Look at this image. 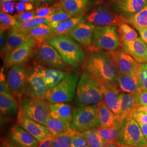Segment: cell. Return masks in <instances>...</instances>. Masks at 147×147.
<instances>
[{
    "label": "cell",
    "mask_w": 147,
    "mask_h": 147,
    "mask_svg": "<svg viewBox=\"0 0 147 147\" xmlns=\"http://www.w3.org/2000/svg\"><path fill=\"white\" fill-rule=\"evenodd\" d=\"M84 71L101 84L118 88L119 73L109 53L103 50L90 49L84 64Z\"/></svg>",
    "instance_id": "6da1fadb"
},
{
    "label": "cell",
    "mask_w": 147,
    "mask_h": 147,
    "mask_svg": "<svg viewBox=\"0 0 147 147\" xmlns=\"http://www.w3.org/2000/svg\"><path fill=\"white\" fill-rule=\"evenodd\" d=\"M75 95V103L78 107L98 104L104 99L101 84L85 71L79 80Z\"/></svg>",
    "instance_id": "7a4b0ae2"
},
{
    "label": "cell",
    "mask_w": 147,
    "mask_h": 147,
    "mask_svg": "<svg viewBox=\"0 0 147 147\" xmlns=\"http://www.w3.org/2000/svg\"><path fill=\"white\" fill-rule=\"evenodd\" d=\"M47 42L55 47L64 61L73 67H79L84 62V53L82 47L68 34L60 35L47 39Z\"/></svg>",
    "instance_id": "3957f363"
},
{
    "label": "cell",
    "mask_w": 147,
    "mask_h": 147,
    "mask_svg": "<svg viewBox=\"0 0 147 147\" xmlns=\"http://www.w3.org/2000/svg\"><path fill=\"white\" fill-rule=\"evenodd\" d=\"M78 80V75L73 71L70 72L57 86L49 89L46 99L50 104L71 101L76 95Z\"/></svg>",
    "instance_id": "277c9868"
},
{
    "label": "cell",
    "mask_w": 147,
    "mask_h": 147,
    "mask_svg": "<svg viewBox=\"0 0 147 147\" xmlns=\"http://www.w3.org/2000/svg\"><path fill=\"white\" fill-rule=\"evenodd\" d=\"M99 127L98 104L78 107L73 111L70 129L82 132Z\"/></svg>",
    "instance_id": "5b68a950"
},
{
    "label": "cell",
    "mask_w": 147,
    "mask_h": 147,
    "mask_svg": "<svg viewBox=\"0 0 147 147\" xmlns=\"http://www.w3.org/2000/svg\"><path fill=\"white\" fill-rule=\"evenodd\" d=\"M86 20L98 26H118L122 23H127L125 16L113 11L103 2L99 3L87 16Z\"/></svg>",
    "instance_id": "8992f818"
},
{
    "label": "cell",
    "mask_w": 147,
    "mask_h": 147,
    "mask_svg": "<svg viewBox=\"0 0 147 147\" xmlns=\"http://www.w3.org/2000/svg\"><path fill=\"white\" fill-rule=\"evenodd\" d=\"M116 143L136 147H147V140L138 123L131 117L123 121Z\"/></svg>",
    "instance_id": "52a82bcc"
},
{
    "label": "cell",
    "mask_w": 147,
    "mask_h": 147,
    "mask_svg": "<svg viewBox=\"0 0 147 147\" xmlns=\"http://www.w3.org/2000/svg\"><path fill=\"white\" fill-rule=\"evenodd\" d=\"M50 103L46 99H37L25 95L20 104V109L28 117L46 126L50 116Z\"/></svg>",
    "instance_id": "ba28073f"
},
{
    "label": "cell",
    "mask_w": 147,
    "mask_h": 147,
    "mask_svg": "<svg viewBox=\"0 0 147 147\" xmlns=\"http://www.w3.org/2000/svg\"><path fill=\"white\" fill-rule=\"evenodd\" d=\"M117 30V26L95 27L92 49L107 51L118 49L121 42Z\"/></svg>",
    "instance_id": "9c48e42d"
},
{
    "label": "cell",
    "mask_w": 147,
    "mask_h": 147,
    "mask_svg": "<svg viewBox=\"0 0 147 147\" xmlns=\"http://www.w3.org/2000/svg\"><path fill=\"white\" fill-rule=\"evenodd\" d=\"M28 70L23 64L11 67L7 75V82L11 94L16 98L19 106L23 98L26 95Z\"/></svg>",
    "instance_id": "30bf717a"
},
{
    "label": "cell",
    "mask_w": 147,
    "mask_h": 147,
    "mask_svg": "<svg viewBox=\"0 0 147 147\" xmlns=\"http://www.w3.org/2000/svg\"><path fill=\"white\" fill-rule=\"evenodd\" d=\"M35 55L38 61L44 65L61 70L67 68V63L58 51L47 42H43L38 47Z\"/></svg>",
    "instance_id": "8fae6325"
},
{
    "label": "cell",
    "mask_w": 147,
    "mask_h": 147,
    "mask_svg": "<svg viewBox=\"0 0 147 147\" xmlns=\"http://www.w3.org/2000/svg\"><path fill=\"white\" fill-rule=\"evenodd\" d=\"M116 64L118 73L131 76H138L140 64L123 50L108 51Z\"/></svg>",
    "instance_id": "7c38bea8"
},
{
    "label": "cell",
    "mask_w": 147,
    "mask_h": 147,
    "mask_svg": "<svg viewBox=\"0 0 147 147\" xmlns=\"http://www.w3.org/2000/svg\"><path fill=\"white\" fill-rule=\"evenodd\" d=\"M16 124L24 128L40 142L53 136L47 126L28 117L20 109L17 116Z\"/></svg>",
    "instance_id": "4fadbf2b"
},
{
    "label": "cell",
    "mask_w": 147,
    "mask_h": 147,
    "mask_svg": "<svg viewBox=\"0 0 147 147\" xmlns=\"http://www.w3.org/2000/svg\"><path fill=\"white\" fill-rule=\"evenodd\" d=\"M37 47L36 40L30 37L26 42L5 55L6 65L11 67L16 64L25 63L31 57Z\"/></svg>",
    "instance_id": "5bb4252c"
},
{
    "label": "cell",
    "mask_w": 147,
    "mask_h": 147,
    "mask_svg": "<svg viewBox=\"0 0 147 147\" xmlns=\"http://www.w3.org/2000/svg\"><path fill=\"white\" fill-rule=\"evenodd\" d=\"M49 88L42 77L33 68L28 70L26 95L37 99H46Z\"/></svg>",
    "instance_id": "9a60e30c"
},
{
    "label": "cell",
    "mask_w": 147,
    "mask_h": 147,
    "mask_svg": "<svg viewBox=\"0 0 147 147\" xmlns=\"http://www.w3.org/2000/svg\"><path fill=\"white\" fill-rule=\"evenodd\" d=\"M95 27L94 25L84 20L73 27L68 34L82 45L90 47L92 45Z\"/></svg>",
    "instance_id": "2e32d148"
},
{
    "label": "cell",
    "mask_w": 147,
    "mask_h": 147,
    "mask_svg": "<svg viewBox=\"0 0 147 147\" xmlns=\"http://www.w3.org/2000/svg\"><path fill=\"white\" fill-rule=\"evenodd\" d=\"M8 138L18 147H38L40 144L36 138L17 124L10 129Z\"/></svg>",
    "instance_id": "e0dca14e"
},
{
    "label": "cell",
    "mask_w": 147,
    "mask_h": 147,
    "mask_svg": "<svg viewBox=\"0 0 147 147\" xmlns=\"http://www.w3.org/2000/svg\"><path fill=\"white\" fill-rule=\"evenodd\" d=\"M122 50L131 56L138 63H147V44L141 38L121 44Z\"/></svg>",
    "instance_id": "ac0fdd59"
},
{
    "label": "cell",
    "mask_w": 147,
    "mask_h": 147,
    "mask_svg": "<svg viewBox=\"0 0 147 147\" xmlns=\"http://www.w3.org/2000/svg\"><path fill=\"white\" fill-rule=\"evenodd\" d=\"M30 38L26 30L11 29L6 36L5 42L2 47V52L5 55L16 48L22 45Z\"/></svg>",
    "instance_id": "d6986e66"
},
{
    "label": "cell",
    "mask_w": 147,
    "mask_h": 147,
    "mask_svg": "<svg viewBox=\"0 0 147 147\" xmlns=\"http://www.w3.org/2000/svg\"><path fill=\"white\" fill-rule=\"evenodd\" d=\"M33 68L44 79L49 89H52L65 78L68 74L57 69L47 68L37 65Z\"/></svg>",
    "instance_id": "ffe728a7"
},
{
    "label": "cell",
    "mask_w": 147,
    "mask_h": 147,
    "mask_svg": "<svg viewBox=\"0 0 147 147\" xmlns=\"http://www.w3.org/2000/svg\"><path fill=\"white\" fill-rule=\"evenodd\" d=\"M117 11L125 16H131L147 6L146 0H112Z\"/></svg>",
    "instance_id": "44dd1931"
},
{
    "label": "cell",
    "mask_w": 147,
    "mask_h": 147,
    "mask_svg": "<svg viewBox=\"0 0 147 147\" xmlns=\"http://www.w3.org/2000/svg\"><path fill=\"white\" fill-rule=\"evenodd\" d=\"M101 85L103 89L105 104L115 115L119 116L121 113V91L117 88H112L104 84Z\"/></svg>",
    "instance_id": "7402d4cb"
},
{
    "label": "cell",
    "mask_w": 147,
    "mask_h": 147,
    "mask_svg": "<svg viewBox=\"0 0 147 147\" xmlns=\"http://www.w3.org/2000/svg\"><path fill=\"white\" fill-rule=\"evenodd\" d=\"M50 116L63 121L70 127L73 117V111L70 105L64 102L50 104Z\"/></svg>",
    "instance_id": "603a6c76"
},
{
    "label": "cell",
    "mask_w": 147,
    "mask_h": 147,
    "mask_svg": "<svg viewBox=\"0 0 147 147\" xmlns=\"http://www.w3.org/2000/svg\"><path fill=\"white\" fill-rule=\"evenodd\" d=\"M121 105L120 117L123 119L130 117L140 106L135 94L121 93Z\"/></svg>",
    "instance_id": "cb8c5ba5"
},
{
    "label": "cell",
    "mask_w": 147,
    "mask_h": 147,
    "mask_svg": "<svg viewBox=\"0 0 147 147\" xmlns=\"http://www.w3.org/2000/svg\"><path fill=\"white\" fill-rule=\"evenodd\" d=\"M90 0H62L59 7L71 17L83 14L89 7Z\"/></svg>",
    "instance_id": "d4e9b609"
},
{
    "label": "cell",
    "mask_w": 147,
    "mask_h": 147,
    "mask_svg": "<svg viewBox=\"0 0 147 147\" xmlns=\"http://www.w3.org/2000/svg\"><path fill=\"white\" fill-rule=\"evenodd\" d=\"M118 88L123 93L136 94L140 90L138 76L119 74L117 80Z\"/></svg>",
    "instance_id": "484cf974"
},
{
    "label": "cell",
    "mask_w": 147,
    "mask_h": 147,
    "mask_svg": "<svg viewBox=\"0 0 147 147\" xmlns=\"http://www.w3.org/2000/svg\"><path fill=\"white\" fill-rule=\"evenodd\" d=\"M98 116L100 127L105 128L113 126L116 123L118 116L115 115L105 104L104 100L98 104Z\"/></svg>",
    "instance_id": "4316f807"
},
{
    "label": "cell",
    "mask_w": 147,
    "mask_h": 147,
    "mask_svg": "<svg viewBox=\"0 0 147 147\" xmlns=\"http://www.w3.org/2000/svg\"><path fill=\"white\" fill-rule=\"evenodd\" d=\"M20 106L15 98H10L0 94L1 116L8 117L18 116Z\"/></svg>",
    "instance_id": "83f0119b"
},
{
    "label": "cell",
    "mask_w": 147,
    "mask_h": 147,
    "mask_svg": "<svg viewBox=\"0 0 147 147\" xmlns=\"http://www.w3.org/2000/svg\"><path fill=\"white\" fill-rule=\"evenodd\" d=\"M26 31L30 37L36 40L38 48L46 40V39H49L50 38L53 29L49 24H42L27 30Z\"/></svg>",
    "instance_id": "f1b7e54d"
},
{
    "label": "cell",
    "mask_w": 147,
    "mask_h": 147,
    "mask_svg": "<svg viewBox=\"0 0 147 147\" xmlns=\"http://www.w3.org/2000/svg\"><path fill=\"white\" fill-rule=\"evenodd\" d=\"M84 20H85L84 16V14H81L59 22L58 26L53 30L50 38L60 35L67 34V33H68L77 24H78L79 22Z\"/></svg>",
    "instance_id": "f546056e"
},
{
    "label": "cell",
    "mask_w": 147,
    "mask_h": 147,
    "mask_svg": "<svg viewBox=\"0 0 147 147\" xmlns=\"http://www.w3.org/2000/svg\"><path fill=\"white\" fill-rule=\"evenodd\" d=\"M124 120V119H123L120 117L118 116L117 121L113 126L105 128H98L96 129V130L102 137L104 142H116Z\"/></svg>",
    "instance_id": "4dcf8cb0"
},
{
    "label": "cell",
    "mask_w": 147,
    "mask_h": 147,
    "mask_svg": "<svg viewBox=\"0 0 147 147\" xmlns=\"http://www.w3.org/2000/svg\"><path fill=\"white\" fill-rule=\"evenodd\" d=\"M127 24H130L137 30L147 28V6L141 11L126 16Z\"/></svg>",
    "instance_id": "1f68e13d"
},
{
    "label": "cell",
    "mask_w": 147,
    "mask_h": 147,
    "mask_svg": "<svg viewBox=\"0 0 147 147\" xmlns=\"http://www.w3.org/2000/svg\"><path fill=\"white\" fill-rule=\"evenodd\" d=\"M117 33L121 44L129 42L138 38V34L135 30L127 23H122L117 27Z\"/></svg>",
    "instance_id": "d6a6232c"
},
{
    "label": "cell",
    "mask_w": 147,
    "mask_h": 147,
    "mask_svg": "<svg viewBox=\"0 0 147 147\" xmlns=\"http://www.w3.org/2000/svg\"><path fill=\"white\" fill-rule=\"evenodd\" d=\"M46 126L49 127L53 137L56 136L70 129V126L63 121L49 116L47 121Z\"/></svg>",
    "instance_id": "836d02e7"
},
{
    "label": "cell",
    "mask_w": 147,
    "mask_h": 147,
    "mask_svg": "<svg viewBox=\"0 0 147 147\" xmlns=\"http://www.w3.org/2000/svg\"><path fill=\"white\" fill-rule=\"evenodd\" d=\"M76 132L70 128L62 134L53 137L51 147H70L73 138Z\"/></svg>",
    "instance_id": "e575fe53"
},
{
    "label": "cell",
    "mask_w": 147,
    "mask_h": 147,
    "mask_svg": "<svg viewBox=\"0 0 147 147\" xmlns=\"http://www.w3.org/2000/svg\"><path fill=\"white\" fill-rule=\"evenodd\" d=\"M82 134L86 139L87 144L90 147H102L104 141L96 129H90L82 132Z\"/></svg>",
    "instance_id": "d590c367"
},
{
    "label": "cell",
    "mask_w": 147,
    "mask_h": 147,
    "mask_svg": "<svg viewBox=\"0 0 147 147\" xmlns=\"http://www.w3.org/2000/svg\"><path fill=\"white\" fill-rule=\"evenodd\" d=\"M49 23L47 18H34L28 21L19 22L13 29H19L27 30L34 27L37 26L42 24H48Z\"/></svg>",
    "instance_id": "8d00e7d4"
},
{
    "label": "cell",
    "mask_w": 147,
    "mask_h": 147,
    "mask_svg": "<svg viewBox=\"0 0 147 147\" xmlns=\"http://www.w3.org/2000/svg\"><path fill=\"white\" fill-rule=\"evenodd\" d=\"M0 21L1 28L4 30L7 28L13 29L18 22L16 16H11L2 11L0 13Z\"/></svg>",
    "instance_id": "74e56055"
},
{
    "label": "cell",
    "mask_w": 147,
    "mask_h": 147,
    "mask_svg": "<svg viewBox=\"0 0 147 147\" xmlns=\"http://www.w3.org/2000/svg\"><path fill=\"white\" fill-rule=\"evenodd\" d=\"M72 18L67 12L63 11V9L58 6L56 10L52 14L47 17V19L49 22H61L62 21L68 20Z\"/></svg>",
    "instance_id": "f35d334b"
},
{
    "label": "cell",
    "mask_w": 147,
    "mask_h": 147,
    "mask_svg": "<svg viewBox=\"0 0 147 147\" xmlns=\"http://www.w3.org/2000/svg\"><path fill=\"white\" fill-rule=\"evenodd\" d=\"M137 76L140 89L147 90V63L140 65Z\"/></svg>",
    "instance_id": "ab89813d"
},
{
    "label": "cell",
    "mask_w": 147,
    "mask_h": 147,
    "mask_svg": "<svg viewBox=\"0 0 147 147\" xmlns=\"http://www.w3.org/2000/svg\"><path fill=\"white\" fill-rule=\"evenodd\" d=\"M57 7H41L38 8L34 11L36 14V18H47L49 16L52 14L56 10Z\"/></svg>",
    "instance_id": "60d3db41"
},
{
    "label": "cell",
    "mask_w": 147,
    "mask_h": 147,
    "mask_svg": "<svg viewBox=\"0 0 147 147\" xmlns=\"http://www.w3.org/2000/svg\"><path fill=\"white\" fill-rule=\"evenodd\" d=\"M87 144V141L82 135V132L77 131L74 136L70 147H82Z\"/></svg>",
    "instance_id": "b9f144b4"
},
{
    "label": "cell",
    "mask_w": 147,
    "mask_h": 147,
    "mask_svg": "<svg viewBox=\"0 0 147 147\" xmlns=\"http://www.w3.org/2000/svg\"><path fill=\"white\" fill-rule=\"evenodd\" d=\"M0 94L8 97L14 98L11 94V89L7 80H0Z\"/></svg>",
    "instance_id": "7bdbcfd3"
},
{
    "label": "cell",
    "mask_w": 147,
    "mask_h": 147,
    "mask_svg": "<svg viewBox=\"0 0 147 147\" xmlns=\"http://www.w3.org/2000/svg\"><path fill=\"white\" fill-rule=\"evenodd\" d=\"M16 16L18 21L22 22L30 20L36 18V14L34 11H24L19 13Z\"/></svg>",
    "instance_id": "ee69618b"
},
{
    "label": "cell",
    "mask_w": 147,
    "mask_h": 147,
    "mask_svg": "<svg viewBox=\"0 0 147 147\" xmlns=\"http://www.w3.org/2000/svg\"><path fill=\"white\" fill-rule=\"evenodd\" d=\"M33 5L31 2H23L20 1L19 2L16 3L15 11H18L19 13L24 12L25 11H29L33 9Z\"/></svg>",
    "instance_id": "f6af8a7d"
},
{
    "label": "cell",
    "mask_w": 147,
    "mask_h": 147,
    "mask_svg": "<svg viewBox=\"0 0 147 147\" xmlns=\"http://www.w3.org/2000/svg\"><path fill=\"white\" fill-rule=\"evenodd\" d=\"M136 97L138 104L140 106L147 105V90L140 89L136 94H135Z\"/></svg>",
    "instance_id": "bcb514c9"
},
{
    "label": "cell",
    "mask_w": 147,
    "mask_h": 147,
    "mask_svg": "<svg viewBox=\"0 0 147 147\" xmlns=\"http://www.w3.org/2000/svg\"><path fill=\"white\" fill-rule=\"evenodd\" d=\"M130 117L134 119L137 123L147 124V113L145 112L136 111L132 114Z\"/></svg>",
    "instance_id": "7dc6e473"
},
{
    "label": "cell",
    "mask_w": 147,
    "mask_h": 147,
    "mask_svg": "<svg viewBox=\"0 0 147 147\" xmlns=\"http://www.w3.org/2000/svg\"><path fill=\"white\" fill-rule=\"evenodd\" d=\"M16 3L14 1H8L3 3H1V11L6 13H12L15 11Z\"/></svg>",
    "instance_id": "c3c4849f"
},
{
    "label": "cell",
    "mask_w": 147,
    "mask_h": 147,
    "mask_svg": "<svg viewBox=\"0 0 147 147\" xmlns=\"http://www.w3.org/2000/svg\"><path fill=\"white\" fill-rule=\"evenodd\" d=\"M1 147H18L11 142L9 138L2 137L1 139Z\"/></svg>",
    "instance_id": "681fc988"
},
{
    "label": "cell",
    "mask_w": 147,
    "mask_h": 147,
    "mask_svg": "<svg viewBox=\"0 0 147 147\" xmlns=\"http://www.w3.org/2000/svg\"><path fill=\"white\" fill-rule=\"evenodd\" d=\"M53 137H50L45 140L42 142H40V144L38 147H51Z\"/></svg>",
    "instance_id": "f907efd6"
},
{
    "label": "cell",
    "mask_w": 147,
    "mask_h": 147,
    "mask_svg": "<svg viewBox=\"0 0 147 147\" xmlns=\"http://www.w3.org/2000/svg\"><path fill=\"white\" fill-rule=\"evenodd\" d=\"M142 40L147 45V28L140 29L138 30Z\"/></svg>",
    "instance_id": "816d5d0a"
},
{
    "label": "cell",
    "mask_w": 147,
    "mask_h": 147,
    "mask_svg": "<svg viewBox=\"0 0 147 147\" xmlns=\"http://www.w3.org/2000/svg\"><path fill=\"white\" fill-rule=\"evenodd\" d=\"M138 123L141 127L143 135L146 137L147 140V124H142L140 123Z\"/></svg>",
    "instance_id": "f5cc1de1"
},
{
    "label": "cell",
    "mask_w": 147,
    "mask_h": 147,
    "mask_svg": "<svg viewBox=\"0 0 147 147\" xmlns=\"http://www.w3.org/2000/svg\"><path fill=\"white\" fill-rule=\"evenodd\" d=\"M102 147H118V144H117L116 142H104Z\"/></svg>",
    "instance_id": "db71d44e"
},
{
    "label": "cell",
    "mask_w": 147,
    "mask_h": 147,
    "mask_svg": "<svg viewBox=\"0 0 147 147\" xmlns=\"http://www.w3.org/2000/svg\"><path fill=\"white\" fill-rule=\"evenodd\" d=\"M4 32L5 30L2 28H1V36H0V45H1V47H3L4 44Z\"/></svg>",
    "instance_id": "11a10c76"
},
{
    "label": "cell",
    "mask_w": 147,
    "mask_h": 147,
    "mask_svg": "<svg viewBox=\"0 0 147 147\" xmlns=\"http://www.w3.org/2000/svg\"><path fill=\"white\" fill-rule=\"evenodd\" d=\"M137 111H142L147 113V105L146 106H140Z\"/></svg>",
    "instance_id": "9f6ffc18"
},
{
    "label": "cell",
    "mask_w": 147,
    "mask_h": 147,
    "mask_svg": "<svg viewBox=\"0 0 147 147\" xmlns=\"http://www.w3.org/2000/svg\"><path fill=\"white\" fill-rule=\"evenodd\" d=\"M118 144V143H117ZM118 147H136V146H129V145H126V144H118Z\"/></svg>",
    "instance_id": "6f0895ef"
},
{
    "label": "cell",
    "mask_w": 147,
    "mask_h": 147,
    "mask_svg": "<svg viewBox=\"0 0 147 147\" xmlns=\"http://www.w3.org/2000/svg\"><path fill=\"white\" fill-rule=\"evenodd\" d=\"M21 1V0H0L1 3H3L5 2H8V1Z\"/></svg>",
    "instance_id": "680465c9"
},
{
    "label": "cell",
    "mask_w": 147,
    "mask_h": 147,
    "mask_svg": "<svg viewBox=\"0 0 147 147\" xmlns=\"http://www.w3.org/2000/svg\"><path fill=\"white\" fill-rule=\"evenodd\" d=\"M34 1H36L39 2H48V1H50L51 0H34Z\"/></svg>",
    "instance_id": "91938a15"
},
{
    "label": "cell",
    "mask_w": 147,
    "mask_h": 147,
    "mask_svg": "<svg viewBox=\"0 0 147 147\" xmlns=\"http://www.w3.org/2000/svg\"><path fill=\"white\" fill-rule=\"evenodd\" d=\"M89 147V146L88 145V144H87L86 146H84V147Z\"/></svg>",
    "instance_id": "94428289"
},
{
    "label": "cell",
    "mask_w": 147,
    "mask_h": 147,
    "mask_svg": "<svg viewBox=\"0 0 147 147\" xmlns=\"http://www.w3.org/2000/svg\"><path fill=\"white\" fill-rule=\"evenodd\" d=\"M146 1H147V0H146Z\"/></svg>",
    "instance_id": "6125c7cd"
}]
</instances>
